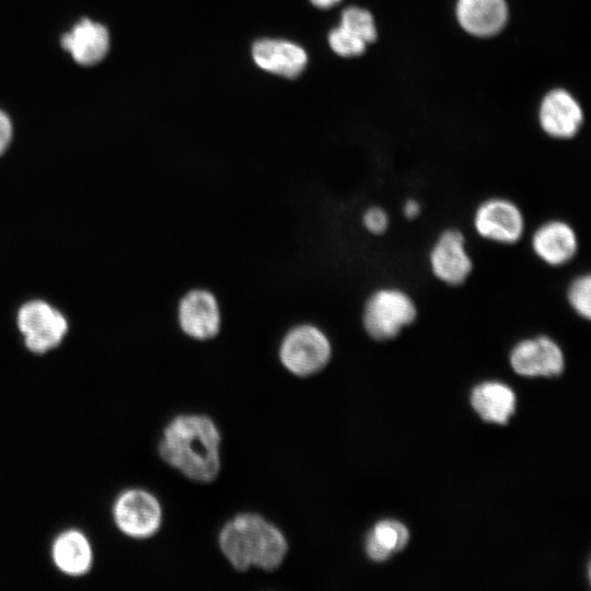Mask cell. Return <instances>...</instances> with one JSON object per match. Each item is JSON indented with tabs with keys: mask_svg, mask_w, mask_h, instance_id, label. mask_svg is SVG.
<instances>
[{
	"mask_svg": "<svg viewBox=\"0 0 591 591\" xmlns=\"http://www.w3.org/2000/svg\"><path fill=\"white\" fill-rule=\"evenodd\" d=\"M113 520L126 536L150 538L162 525L163 511L158 498L148 490L130 488L123 491L113 505Z\"/></svg>",
	"mask_w": 591,
	"mask_h": 591,
	"instance_id": "5",
	"label": "cell"
},
{
	"mask_svg": "<svg viewBox=\"0 0 591 591\" xmlns=\"http://www.w3.org/2000/svg\"><path fill=\"white\" fill-rule=\"evenodd\" d=\"M219 548L237 571L253 567L277 570L288 554L285 534L258 513L244 512L229 520L218 535Z\"/></svg>",
	"mask_w": 591,
	"mask_h": 591,
	"instance_id": "2",
	"label": "cell"
},
{
	"mask_svg": "<svg viewBox=\"0 0 591 591\" xmlns=\"http://www.w3.org/2000/svg\"><path fill=\"white\" fill-rule=\"evenodd\" d=\"M221 434L215 421L198 414L175 416L163 429L159 454L195 483L213 482L221 470Z\"/></svg>",
	"mask_w": 591,
	"mask_h": 591,
	"instance_id": "1",
	"label": "cell"
},
{
	"mask_svg": "<svg viewBox=\"0 0 591 591\" xmlns=\"http://www.w3.org/2000/svg\"><path fill=\"white\" fill-rule=\"evenodd\" d=\"M332 354L328 336L312 323L290 327L278 347L280 363L298 378H309L321 372L328 364Z\"/></svg>",
	"mask_w": 591,
	"mask_h": 591,
	"instance_id": "3",
	"label": "cell"
},
{
	"mask_svg": "<svg viewBox=\"0 0 591 591\" xmlns=\"http://www.w3.org/2000/svg\"><path fill=\"white\" fill-rule=\"evenodd\" d=\"M429 266L433 276L449 286L466 281L473 270V260L461 231L448 229L440 233L430 250Z\"/></svg>",
	"mask_w": 591,
	"mask_h": 591,
	"instance_id": "9",
	"label": "cell"
},
{
	"mask_svg": "<svg viewBox=\"0 0 591 591\" xmlns=\"http://www.w3.org/2000/svg\"><path fill=\"white\" fill-rule=\"evenodd\" d=\"M340 26L362 39L372 43L376 38V28L370 12L357 7H349L343 11Z\"/></svg>",
	"mask_w": 591,
	"mask_h": 591,
	"instance_id": "19",
	"label": "cell"
},
{
	"mask_svg": "<svg viewBox=\"0 0 591 591\" xmlns=\"http://www.w3.org/2000/svg\"><path fill=\"white\" fill-rule=\"evenodd\" d=\"M534 254L546 265L560 267L573 259L579 240L575 229L564 220L542 223L532 234Z\"/></svg>",
	"mask_w": 591,
	"mask_h": 591,
	"instance_id": "11",
	"label": "cell"
},
{
	"mask_svg": "<svg viewBox=\"0 0 591 591\" xmlns=\"http://www.w3.org/2000/svg\"><path fill=\"white\" fill-rule=\"evenodd\" d=\"M471 402L484 420L498 424H506L515 406L511 389L499 382H485L476 386Z\"/></svg>",
	"mask_w": 591,
	"mask_h": 591,
	"instance_id": "17",
	"label": "cell"
},
{
	"mask_svg": "<svg viewBox=\"0 0 591 591\" xmlns=\"http://www.w3.org/2000/svg\"><path fill=\"white\" fill-rule=\"evenodd\" d=\"M255 63L271 73L293 79L304 69L308 56L302 47L282 39H260L252 48Z\"/></svg>",
	"mask_w": 591,
	"mask_h": 591,
	"instance_id": "13",
	"label": "cell"
},
{
	"mask_svg": "<svg viewBox=\"0 0 591 591\" xmlns=\"http://www.w3.org/2000/svg\"><path fill=\"white\" fill-rule=\"evenodd\" d=\"M582 118L581 107L565 90H553L542 101L540 123L543 130L554 138L573 137L582 124Z\"/></svg>",
	"mask_w": 591,
	"mask_h": 591,
	"instance_id": "12",
	"label": "cell"
},
{
	"mask_svg": "<svg viewBox=\"0 0 591 591\" xmlns=\"http://www.w3.org/2000/svg\"><path fill=\"white\" fill-rule=\"evenodd\" d=\"M456 16L466 32L487 37L505 26L508 8L505 0H459Z\"/></svg>",
	"mask_w": 591,
	"mask_h": 591,
	"instance_id": "15",
	"label": "cell"
},
{
	"mask_svg": "<svg viewBox=\"0 0 591 591\" xmlns=\"http://www.w3.org/2000/svg\"><path fill=\"white\" fill-rule=\"evenodd\" d=\"M362 224L369 233L381 235L387 230L390 218L382 207L372 206L363 212Z\"/></svg>",
	"mask_w": 591,
	"mask_h": 591,
	"instance_id": "22",
	"label": "cell"
},
{
	"mask_svg": "<svg viewBox=\"0 0 591 591\" xmlns=\"http://www.w3.org/2000/svg\"><path fill=\"white\" fill-rule=\"evenodd\" d=\"M315 7L327 9L337 4L340 0H310Z\"/></svg>",
	"mask_w": 591,
	"mask_h": 591,
	"instance_id": "25",
	"label": "cell"
},
{
	"mask_svg": "<svg viewBox=\"0 0 591 591\" xmlns=\"http://www.w3.org/2000/svg\"><path fill=\"white\" fill-rule=\"evenodd\" d=\"M408 542V531L399 522L384 520L376 523L366 541V553L374 561H384L402 551Z\"/></svg>",
	"mask_w": 591,
	"mask_h": 591,
	"instance_id": "18",
	"label": "cell"
},
{
	"mask_svg": "<svg viewBox=\"0 0 591 591\" xmlns=\"http://www.w3.org/2000/svg\"><path fill=\"white\" fill-rule=\"evenodd\" d=\"M332 49L343 57H354L361 55L367 43L344 28L343 26L334 28L328 36Z\"/></svg>",
	"mask_w": 591,
	"mask_h": 591,
	"instance_id": "21",
	"label": "cell"
},
{
	"mask_svg": "<svg viewBox=\"0 0 591 591\" xmlns=\"http://www.w3.org/2000/svg\"><path fill=\"white\" fill-rule=\"evenodd\" d=\"M417 312L415 301L404 290L380 288L369 296L363 305V328L375 340H389L413 324Z\"/></svg>",
	"mask_w": 591,
	"mask_h": 591,
	"instance_id": "4",
	"label": "cell"
},
{
	"mask_svg": "<svg viewBox=\"0 0 591 591\" xmlns=\"http://www.w3.org/2000/svg\"><path fill=\"white\" fill-rule=\"evenodd\" d=\"M179 329L189 338L206 341L213 339L222 327V312L216 294L206 288L185 292L177 304Z\"/></svg>",
	"mask_w": 591,
	"mask_h": 591,
	"instance_id": "8",
	"label": "cell"
},
{
	"mask_svg": "<svg viewBox=\"0 0 591 591\" xmlns=\"http://www.w3.org/2000/svg\"><path fill=\"white\" fill-rule=\"evenodd\" d=\"M51 559L60 572L81 577L92 568V545L81 531H63L53 542Z\"/></svg>",
	"mask_w": 591,
	"mask_h": 591,
	"instance_id": "16",
	"label": "cell"
},
{
	"mask_svg": "<svg viewBox=\"0 0 591 591\" xmlns=\"http://www.w3.org/2000/svg\"><path fill=\"white\" fill-rule=\"evenodd\" d=\"M567 301L580 316L589 320L591 316V277L589 274L576 277L567 288Z\"/></svg>",
	"mask_w": 591,
	"mask_h": 591,
	"instance_id": "20",
	"label": "cell"
},
{
	"mask_svg": "<svg viewBox=\"0 0 591 591\" xmlns=\"http://www.w3.org/2000/svg\"><path fill=\"white\" fill-rule=\"evenodd\" d=\"M421 210L420 204L416 199H408L403 205V213L407 219H415Z\"/></svg>",
	"mask_w": 591,
	"mask_h": 591,
	"instance_id": "24",
	"label": "cell"
},
{
	"mask_svg": "<svg viewBox=\"0 0 591 591\" xmlns=\"http://www.w3.org/2000/svg\"><path fill=\"white\" fill-rule=\"evenodd\" d=\"M473 225L483 239L511 245L523 236L525 220L522 210L512 200L493 197L478 205Z\"/></svg>",
	"mask_w": 591,
	"mask_h": 591,
	"instance_id": "7",
	"label": "cell"
},
{
	"mask_svg": "<svg viewBox=\"0 0 591 591\" xmlns=\"http://www.w3.org/2000/svg\"><path fill=\"white\" fill-rule=\"evenodd\" d=\"M513 370L525 376H553L563 372L565 359L560 347L548 336L519 341L510 352Z\"/></svg>",
	"mask_w": 591,
	"mask_h": 591,
	"instance_id": "10",
	"label": "cell"
},
{
	"mask_svg": "<svg viewBox=\"0 0 591 591\" xmlns=\"http://www.w3.org/2000/svg\"><path fill=\"white\" fill-rule=\"evenodd\" d=\"M12 136V126L8 116L0 111V154L7 149Z\"/></svg>",
	"mask_w": 591,
	"mask_h": 591,
	"instance_id": "23",
	"label": "cell"
},
{
	"mask_svg": "<svg viewBox=\"0 0 591 591\" xmlns=\"http://www.w3.org/2000/svg\"><path fill=\"white\" fill-rule=\"evenodd\" d=\"M18 327L28 350L47 352L57 347L68 331L65 316L44 301L25 303L18 313Z\"/></svg>",
	"mask_w": 591,
	"mask_h": 591,
	"instance_id": "6",
	"label": "cell"
},
{
	"mask_svg": "<svg viewBox=\"0 0 591 591\" xmlns=\"http://www.w3.org/2000/svg\"><path fill=\"white\" fill-rule=\"evenodd\" d=\"M62 47L83 66L101 61L109 48V35L100 23L83 19L61 37Z\"/></svg>",
	"mask_w": 591,
	"mask_h": 591,
	"instance_id": "14",
	"label": "cell"
}]
</instances>
